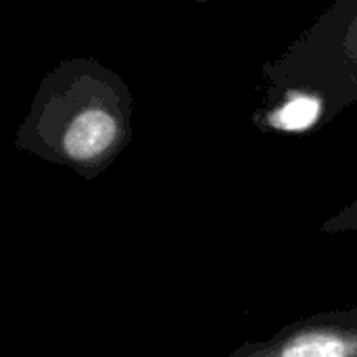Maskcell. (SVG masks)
I'll list each match as a JSON object with an SVG mask.
<instances>
[{
    "label": "cell",
    "mask_w": 357,
    "mask_h": 357,
    "mask_svg": "<svg viewBox=\"0 0 357 357\" xmlns=\"http://www.w3.org/2000/svg\"><path fill=\"white\" fill-rule=\"evenodd\" d=\"M132 119L134 98L121 75L94 59H69L42 79L17 146L92 180L130 142Z\"/></svg>",
    "instance_id": "obj_1"
},
{
    "label": "cell",
    "mask_w": 357,
    "mask_h": 357,
    "mask_svg": "<svg viewBox=\"0 0 357 357\" xmlns=\"http://www.w3.org/2000/svg\"><path fill=\"white\" fill-rule=\"evenodd\" d=\"M228 357H357V305L301 318Z\"/></svg>",
    "instance_id": "obj_2"
},
{
    "label": "cell",
    "mask_w": 357,
    "mask_h": 357,
    "mask_svg": "<svg viewBox=\"0 0 357 357\" xmlns=\"http://www.w3.org/2000/svg\"><path fill=\"white\" fill-rule=\"evenodd\" d=\"M347 230H357V201L322 226V232H347Z\"/></svg>",
    "instance_id": "obj_3"
}]
</instances>
